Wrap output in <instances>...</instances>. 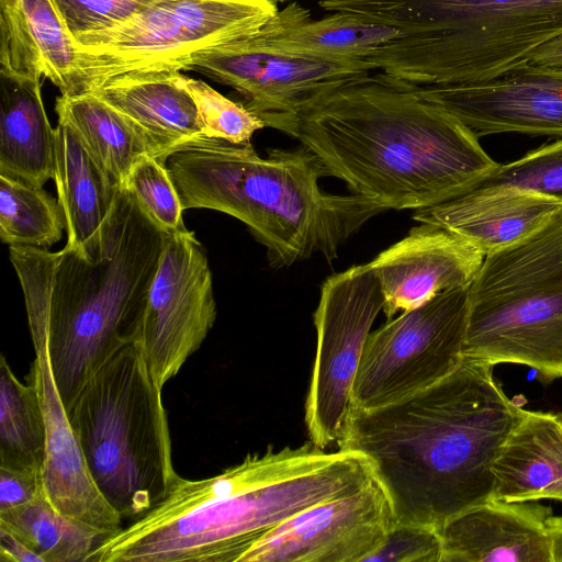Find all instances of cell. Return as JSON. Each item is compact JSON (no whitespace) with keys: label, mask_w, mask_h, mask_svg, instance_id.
<instances>
[{"label":"cell","mask_w":562,"mask_h":562,"mask_svg":"<svg viewBox=\"0 0 562 562\" xmlns=\"http://www.w3.org/2000/svg\"><path fill=\"white\" fill-rule=\"evenodd\" d=\"M259 119L297 139L352 194L385 211L457 198L499 165L461 121L383 72Z\"/></svg>","instance_id":"1"},{"label":"cell","mask_w":562,"mask_h":562,"mask_svg":"<svg viewBox=\"0 0 562 562\" xmlns=\"http://www.w3.org/2000/svg\"><path fill=\"white\" fill-rule=\"evenodd\" d=\"M493 368L464 359L445 380L406 400L351 409L337 445L369 460L396 524L439 529L492 498V465L520 408Z\"/></svg>","instance_id":"2"},{"label":"cell","mask_w":562,"mask_h":562,"mask_svg":"<svg viewBox=\"0 0 562 562\" xmlns=\"http://www.w3.org/2000/svg\"><path fill=\"white\" fill-rule=\"evenodd\" d=\"M374 477L359 452H325L310 440L269 447L207 479H175L144 515L104 537L85 562H238L283 521Z\"/></svg>","instance_id":"3"},{"label":"cell","mask_w":562,"mask_h":562,"mask_svg":"<svg viewBox=\"0 0 562 562\" xmlns=\"http://www.w3.org/2000/svg\"><path fill=\"white\" fill-rule=\"evenodd\" d=\"M166 237L123 186L103 226L82 246H9L30 334L46 340L66 411L103 363L137 342Z\"/></svg>","instance_id":"4"},{"label":"cell","mask_w":562,"mask_h":562,"mask_svg":"<svg viewBox=\"0 0 562 562\" xmlns=\"http://www.w3.org/2000/svg\"><path fill=\"white\" fill-rule=\"evenodd\" d=\"M267 153L262 158L250 142L202 135L172 151L166 166L183 210L210 209L241 221L276 269L316 254L333 261L355 233L385 211L357 194L324 191L318 180L328 173L303 145Z\"/></svg>","instance_id":"5"},{"label":"cell","mask_w":562,"mask_h":562,"mask_svg":"<svg viewBox=\"0 0 562 562\" xmlns=\"http://www.w3.org/2000/svg\"><path fill=\"white\" fill-rule=\"evenodd\" d=\"M90 473L123 518H137L168 493L177 473L161 387L140 346L103 363L67 409Z\"/></svg>","instance_id":"6"},{"label":"cell","mask_w":562,"mask_h":562,"mask_svg":"<svg viewBox=\"0 0 562 562\" xmlns=\"http://www.w3.org/2000/svg\"><path fill=\"white\" fill-rule=\"evenodd\" d=\"M463 358L562 378V213L484 256L469 285Z\"/></svg>","instance_id":"7"},{"label":"cell","mask_w":562,"mask_h":562,"mask_svg":"<svg viewBox=\"0 0 562 562\" xmlns=\"http://www.w3.org/2000/svg\"><path fill=\"white\" fill-rule=\"evenodd\" d=\"M345 12L413 32H436L442 82L497 78L562 34V0H325Z\"/></svg>","instance_id":"8"},{"label":"cell","mask_w":562,"mask_h":562,"mask_svg":"<svg viewBox=\"0 0 562 562\" xmlns=\"http://www.w3.org/2000/svg\"><path fill=\"white\" fill-rule=\"evenodd\" d=\"M277 12L273 0H155L122 24L75 38L79 68L66 95L124 75L188 70L196 53L256 33Z\"/></svg>","instance_id":"9"},{"label":"cell","mask_w":562,"mask_h":562,"mask_svg":"<svg viewBox=\"0 0 562 562\" xmlns=\"http://www.w3.org/2000/svg\"><path fill=\"white\" fill-rule=\"evenodd\" d=\"M469 286L400 313L367 338L352 387V409H375L420 393L464 361Z\"/></svg>","instance_id":"10"},{"label":"cell","mask_w":562,"mask_h":562,"mask_svg":"<svg viewBox=\"0 0 562 562\" xmlns=\"http://www.w3.org/2000/svg\"><path fill=\"white\" fill-rule=\"evenodd\" d=\"M384 306L367 265L326 279L314 313L316 356L305 401L308 439L321 449L337 443L352 409V387L374 319Z\"/></svg>","instance_id":"11"},{"label":"cell","mask_w":562,"mask_h":562,"mask_svg":"<svg viewBox=\"0 0 562 562\" xmlns=\"http://www.w3.org/2000/svg\"><path fill=\"white\" fill-rule=\"evenodd\" d=\"M215 318L212 272L203 246L189 229L167 235L137 340L161 389L201 347Z\"/></svg>","instance_id":"12"},{"label":"cell","mask_w":562,"mask_h":562,"mask_svg":"<svg viewBox=\"0 0 562 562\" xmlns=\"http://www.w3.org/2000/svg\"><path fill=\"white\" fill-rule=\"evenodd\" d=\"M395 525L390 498L374 476L283 521L238 562H367Z\"/></svg>","instance_id":"13"},{"label":"cell","mask_w":562,"mask_h":562,"mask_svg":"<svg viewBox=\"0 0 562 562\" xmlns=\"http://www.w3.org/2000/svg\"><path fill=\"white\" fill-rule=\"evenodd\" d=\"M244 38L196 53L188 70H198L234 88L244 97V105L258 117L296 108L370 72L361 64L263 49Z\"/></svg>","instance_id":"14"},{"label":"cell","mask_w":562,"mask_h":562,"mask_svg":"<svg viewBox=\"0 0 562 562\" xmlns=\"http://www.w3.org/2000/svg\"><path fill=\"white\" fill-rule=\"evenodd\" d=\"M409 86L477 136L521 133L562 138V66L527 64L485 81Z\"/></svg>","instance_id":"15"},{"label":"cell","mask_w":562,"mask_h":562,"mask_svg":"<svg viewBox=\"0 0 562 562\" xmlns=\"http://www.w3.org/2000/svg\"><path fill=\"white\" fill-rule=\"evenodd\" d=\"M31 339L35 358L27 383L36 390L46 425L42 468L45 494L59 512L108 537L122 528L123 517L102 495L90 473L57 389L44 336L31 334Z\"/></svg>","instance_id":"16"},{"label":"cell","mask_w":562,"mask_h":562,"mask_svg":"<svg viewBox=\"0 0 562 562\" xmlns=\"http://www.w3.org/2000/svg\"><path fill=\"white\" fill-rule=\"evenodd\" d=\"M484 255L470 243L430 224L414 226L368 266L379 281L387 319L440 293L468 288Z\"/></svg>","instance_id":"17"},{"label":"cell","mask_w":562,"mask_h":562,"mask_svg":"<svg viewBox=\"0 0 562 562\" xmlns=\"http://www.w3.org/2000/svg\"><path fill=\"white\" fill-rule=\"evenodd\" d=\"M550 507L535 502L488 499L438 530L441 562H551Z\"/></svg>","instance_id":"18"},{"label":"cell","mask_w":562,"mask_h":562,"mask_svg":"<svg viewBox=\"0 0 562 562\" xmlns=\"http://www.w3.org/2000/svg\"><path fill=\"white\" fill-rule=\"evenodd\" d=\"M562 213V202L513 187L475 188L415 210L413 220L441 226L484 256L535 234Z\"/></svg>","instance_id":"19"},{"label":"cell","mask_w":562,"mask_h":562,"mask_svg":"<svg viewBox=\"0 0 562 562\" xmlns=\"http://www.w3.org/2000/svg\"><path fill=\"white\" fill-rule=\"evenodd\" d=\"M78 68L76 41L53 0H0V72L44 77L69 94Z\"/></svg>","instance_id":"20"},{"label":"cell","mask_w":562,"mask_h":562,"mask_svg":"<svg viewBox=\"0 0 562 562\" xmlns=\"http://www.w3.org/2000/svg\"><path fill=\"white\" fill-rule=\"evenodd\" d=\"M406 32L345 12L314 20L307 9L292 2L244 40L263 49L357 63L368 68L367 61Z\"/></svg>","instance_id":"21"},{"label":"cell","mask_w":562,"mask_h":562,"mask_svg":"<svg viewBox=\"0 0 562 562\" xmlns=\"http://www.w3.org/2000/svg\"><path fill=\"white\" fill-rule=\"evenodd\" d=\"M183 78L179 71L131 74L111 79L89 93L127 117L147 138L157 159L166 162L182 144L204 135Z\"/></svg>","instance_id":"22"},{"label":"cell","mask_w":562,"mask_h":562,"mask_svg":"<svg viewBox=\"0 0 562 562\" xmlns=\"http://www.w3.org/2000/svg\"><path fill=\"white\" fill-rule=\"evenodd\" d=\"M492 474L491 499L562 503V413L520 407Z\"/></svg>","instance_id":"23"},{"label":"cell","mask_w":562,"mask_h":562,"mask_svg":"<svg viewBox=\"0 0 562 562\" xmlns=\"http://www.w3.org/2000/svg\"><path fill=\"white\" fill-rule=\"evenodd\" d=\"M55 128L41 81L0 72V173L43 186L54 178Z\"/></svg>","instance_id":"24"},{"label":"cell","mask_w":562,"mask_h":562,"mask_svg":"<svg viewBox=\"0 0 562 562\" xmlns=\"http://www.w3.org/2000/svg\"><path fill=\"white\" fill-rule=\"evenodd\" d=\"M53 179L66 222L65 246L80 247L103 226L121 187L105 176L72 127L59 119Z\"/></svg>","instance_id":"25"},{"label":"cell","mask_w":562,"mask_h":562,"mask_svg":"<svg viewBox=\"0 0 562 562\" xmlns=\"http://www.w3.org/2000/svg\"><path fill=\"white\" fill-rule=\"evenodd\" d=\"M55 110L57 117L77 133L99 168L120 187L142 157L157 158L142 132L93 93L60 94Z\"/></svg>","instance_id":"26"},{"label":"cell","mask_w":562,"mask_h":562,"mask_svg":"<svg viewBox=\"0 0 562 562\" xmlns=\"http://www.w3.org/2000/svg\"><path fill=\"white\" fill-rule=\"evenodd\" d=\"M0 527L11 531L44 562H85L106 537L59 512L45 492L29 503L0 512Z\"/></svg>","instance_id":"27"},{"label":"cell","mask_w":562,"mask_h":562,"mask_svg":"<svg viewBox=\"0 0 562 562\" xmlns=\"http://www.w3.org/2000/svg\"><path fill=\"white\" fill-rule=\"evenodd\" d=\"M46 425L34 386L18 380L4 356L0 359V465L41 470Z\"/></svg>","instance_id":"28"},{"label":"cell","mask_w":562,"mask_h":562,"mask_svg":"<svg viewBox=\"0 0 562 562\" xmlns=\"http://www.w3.org/2000/svg\"><path fill=\"white\" fill-rule=\"evenodd\" d=\"M66 229L64 212L43 186L0 173V238L9 246L48 249Z\"/></svg>","instance_id":"29"},{"label":"cell","mask_w":562,"mask_h":562,"mask_svg":"<svg viewBox=\"0 0 562 562\" xmlns=\"http://www.w3.org/2000/svg\"><path fill=\"white\" fill-rule=\"evenodd\" d=\"M145 215L165 234L187 232L183 207L166 162L153 156L142 157L124 184Z\"/></svg>","instance_id":"30"},{"label":"cell","mask_w":562,"mask_h":562,"mask_svg":"<svg viewBox=\"0 0 562 562\" xmlns=\"http://www.w3.org/2000/svg\"><path fill=\"white\" fill-rule=\"evenodd\" d=\"M493 187H513L562 202V138L517 160L499 164L471 189Z\"/></svg>","instance_id":"31"},{"label":"cell","mask_w":562,"mask_h":562,"mask_svg":"<svg viewBox=\"0 0 562 562\" xmlns=\"http://www.w3.org/2000/svg\"><path fill=\"white\" fill-rule=\"evenodd\" d=\"M183 81L196 104L205 136L247 143L258 130L266 127L243 102L229 100L202 80L184 76Z\"/></svg>","instance_id":"32"},{"label":"cell","mask_w":562,"mask_h":562,"mask_svg":"<svg viewBox=\"0 0 562 562\" xmlns=\"http://www.w3.org/2000/svg\"><path fill=\"white\" fill-rule=\"evenodd\" d=\"M67 29L80 35L111 29L144 11L155 0H53Z\"/></svg>","instance_id":"33"},{"label":"cell","mask_w":562,"mask_h":562,"mask_svg":"<svg viewBox=\"0 0 562 562\" xmlns=\"http://www.w3.org/2000/svg\"><path fill=\"white\" fill-rule=\"evenodd\" d=\"M441 540L436 528L396 524L367 562H441Z\"/></svg>","instance_id":"34"},{"label":"cell","mask_w":562,"mask_h":562,"mask_svg":"<svg viewBox=\"0 0 562 562\" xmlns=\"http://www.w3.org/2000/svg\"><path fill=\"white\" fill-rule=\"evenodd\" d=\"M43 492L41 470L0 465V512L29 503Z\"/></svg>","instance_id":"35"},{"label":"cell","mask_w":562,"mask_h":562,"mask_svg":"<svg viewBox=\"0 0 562 562\" xmlns=\"http://www.w3.org/2000/svg\"><path fill=\"white\" fill-rule=\"evenodd\" d=\"M0 560L2 562H44L11 531L0 527Z\"/></svg>","instance_id":"36"},{"label":"cell","mask_w":562,"mask_h":562,"mask_svg":"<svg viewBox=\"0 0 562 562\" xmlns=\"http://www.w3.org/2000/svg\"><path fill=\"white\" fill-rule=\"evenodd\" d=\"M528 64L547 67L562 66V34L539 46Z\"/></svg>","instance_id":"37"},{"label":"cell","mask_w":562,"mask_h":562,"mask_svg":"<svg viewBox=\"0 0 562 562\" xmlns=\"http://www.w3.org/2000/svg\"><path fill=\"white\" fill-rule=\"evenodd\" d=\"M547 535L551 562H562V516L547 519Z\"/></svg>","instance_id":"38"},{"label":"cell","mask_w":562,"mask_h":562,"mask_svg":"<svg viewBox=\"0 0 562 562\" xmlns=\"http://www.w3.org/2000/svg\"><path fill=\"white\" fill-rule=\"evenodd\" d=\"M276 1H280V2H283V1H289V0H276Z\"/></svg>","instance_id":"39"}]
</instances>
